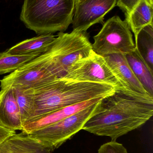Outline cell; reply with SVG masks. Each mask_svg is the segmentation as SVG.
Listing matches in <instances>:
<instances>
[{"mask_svg": "<svg viewBox=\"0 0 153 153\" xmlns=\"http://www.w3.org/2000/svg\"><path fill=\"white\" fill-rule=\"evenodd\" d=\"M153 114V104L116 92L102 100L99 110L86 122L82 130L116 141L144 125Z\"/></svg>", "mask_w": 153, "mask_h": 153, "instance_id": "1", "label": "cell"}, {"mask_svg": "<svg viewBox=\"0 0 153 153\" xmlns=\"http://www.w3.org/2000/svg\"><path fill=\"white\" fill-rule=\"evenodd\" d=\"M29 90L32 95V105L26 123L65 107L96 98H105L116 92L109 85L63 78Z\"/></svg>", "mask_w": 153, "mask_h": 153, "instance_id": "2", "label": "cell"}, {"mask_svg": "<svg viewBox=\"0 0 153 153\" xmlns=\"http://www.w3.org/2000/svg\"><path fill=\"white\" fill-rule=\"evenodd\" d=\"M75 0H24L20 19L38 35L64 32L72 22Z\"/></svg>", "mask_w": 153, "mask_h": 153, "instance_id": "3", "label": "cell"}, {"mask_svg": "<svg viewBox=\"0 0 153 153\" xmlns=\"http://www.w3.org/2000/svg\"><path fill=\"white\" fill-rule=\"evenodd\" d=\"M92 50L87 31L72 30L70 33L58 32L45 53L54 74L59 78L65 75L72 65L87 56Z\"/></svg>", "mask_w": 153, "mask_h": 153, "instance_id": "4", "label": "cell"}, {"mask_svg": "<svg viewBox=\"0 0 153 153\" xmlns=\"http://www.w3.org/2000/svg\"><path fill=\"white\" fill-rule=\"evenodd\" d=\"M102 100L56 123L27 134L53 152L82 130L86 122L99 110Z\"/></svg>", "mask_w": 153, "mask_h": 153, "instance_id": "5", "label": "cell"}, {"mask_svg": "<svg viewBox=\"0 0 153 153\" xmlns=\"http://www.w3.org/2000/svg\"><path fill=\"white\" fill-rule=\"evenodd\" d=\"M92 50L102 56L114 54L126 55L135 49L133 34L126 21L114 16L104 22L93 37Z\"/></svg>", "mask_w": 153, "mask_h": 153, "instance_id": "6", "label": "cell"}, {"mask_svg": "<svg viewBox=\"0 0 153 153\" xmlns=\"http://www.w3.org/2000/svg\"><path fill=\"white\" fill-rule=\"evenodd\" d=\"M62 78L70 81L109 85L122 93V86L104 56L92 50L87 56L72 65Z\"/></svg>", "mask_w": 153, "mask_h": 153, "instance_id": "7", "label": "cell"}, {"mask_svg": "<svg viewBox=\"0 0 153 153\" xmlns=\"http://www.w3.org/2000/svg\"><path fill=\"white\" fill-rule=\"evenodd\" d=\"M50 65L44 53L0 81L1 88L11 86L33 89L55 79Z\"/></svg>", "mask_w": 153, "mask_h": 153, "instance_id": "8", "label": "cell"}, {"mask_svg": "<svg viewBox=\"0 0 153 153\" xmlns=\"http://www.w3.org/2000/svg\"><path fill=\"white\" fill-rule=\"evenodd\" d=\"M122 86V93L143 102L153 104V96L144 88L131 70L125 55L114 54L104 56Z\"/></svg>", "mask_w": 153, "mask_h": 153, "instance_id": "9", "label": "cell"}, {"mask_svg": "<svg viewBox=\"0 0 153 153\" xmlns=\"http://www.w3.org/2000/svg\"><path fill=\"white\" fill-rule=\"evenodd\" d=\"M116 2L117 0H75L73 30L85 32L95 24H103L105 15Z\"/></svg>", "mask_w": 153, "mask_h": 153, "instance_id": "10", "label": "cell"}, {"mask_svg": "<svg viewBox=\"0 0 153 153\" xmlns=\"http://www.w3.org/2000/svg\"><path fill=\"white\" fill-rule=\"evenodd\" d=\"M0 126L14 132L22 129L21 115L11 86L1 88L0 91Z\"/></svg>", "mask_w": 153, "mask_h": 153, "instance_id": "11", "label": "cell"}, {"mask_svg": "<svg viewBox=\"0 0 153 153\" xmlns=\"http://www.w3.org/2000/svg\"><path fill=\"white\" fill-rule=\"evenodd\" d=\"M104 98H96L74 105L67 106L51 113H48L23 125L21 132L28 134L32 131L56 123L76 112H79Z\"/></svg>", "mask_w": 153, "mask_h": 153, "instance_id": "12", "label": "cell"}, {"mask_svg": "<svg viewBox=\"0 0 153 153\" xmlns=\"http://www.w3.org/2000/svg\"><path fill=\"white\" fill-rule=\"evenodd\" d=\"M55 37L53 34L40 35L21 41L7 51L14 55L42 54L48 49Z\"/></svg>", "mask_w": 153, "mask_h": 153, "instance_id": "13", "label": "cell"}, {"mask_svg": "<svg viewBox=\"0 0 153 153\" xmlns=\"http://www.w3.org/2000/svg\"><path fill=\"white\" fill-rule=\"evenodd\" d=\"M153 6L146 0H141L132 11L125 15V20L136 38L139 31L153 23Z\"/></svg>", "mask_w": 153, "mask_h": 153, "instance_id": "14", "label": "cell"}, {"mask_svg": "<svg viewBox=\"0 0 153 153\" xmlns=\"http://www.w3.org/2000/svg\"><path fill=\"white\" fill-rule=\"evenodd\" d=\"M6 142L11 153H52L37 140L22 132L13 134Z\"/></svg>", "mask_w": 153, "mask_h": 153, "instance_id": "15", "label": "cell"}, {"mask_svg": "<svg viewBox=\"0 0 153 153\" xmlns=\"http://www.w3.org/2000/svg\"><path fill=\"white\" fill-rule=\"evenodd\" d=\"M135 49L153 73V24L142 29L135 38Z\"/></svg>", "mask_w": 153, "mask_h": 153, "instance_id": "16", "label": "cell"}, {"mask_svg": "<svg viewBox=\"0 0 153 153\" xmlns=\"http://www.w3.org/2000/svg\"><path fill=\"white\" fill-rule=\"evenodd\" d=\"M126 59L133 73L144 88L153 96V73L150 71L136 49L125 55Z\"/></svg>", "mask_w": 153, "mask_h": 153, "instance_id": "17", "label": "cell"}, {"mask_svg": "<svg viewBox=\"0 0 153 153\" xmlns=\"http://www.w3.org/2000/svg\"><path fill=\"white\" fill-rule=\"evenodd\" d=\"M40 54L14 55L7 51L0 53V74L11 73Z\"/></svg>", "mask_w": 153, "mask_h": 153, "instance_id": "18", "label": "cell"}, {"mask_svg": "<svg viewBox=\"0 0 153 153\" xmlns=\"http://www.w3.org/2000/svg\"><path fill=\"white\" fill-rule=\"evenodd\" d=\"M13 88L23 125L28 120L32 108V95L29 89L18 87Z\"/></svg>", "mask_w": 153, "mask_h": 153, "instance_id": "19", "label": "cell"}, {"mask_svg": "<svg viewBox=\"0 0 153 153\" xmlns=\"http://www.w3.org/2000/svg\"><path fill=\"white\" fill-rule=\"evenodd\" d=\"M98 153H128L125 147L116 141H111L102 145Z\"/></svg>", "mask_w": 153, "mask_h": 153, "instance_id": "20", "label": "cell"}, {"mask_svg": "<svg viewBox=\"0 0 153 153\" xmlns=\"http://www.w3.org/2000/svg\"><path fill=\"white\" fill-rule=\"evenodd\" d=\"M141 0H117L116 5L125 13V15L129 14L138 4Z\"/></svg>", "mask_w": 153, "mask_h": 153, "instance_id": "21", "label": "cell"}, {"mask_svg": "<svg viewBox=\"0 0 153 153\" xmlns=\"http://www.w3.org/2000/svg\"><path fill=\"white\" fill-rule=\"evenodd\" d=\"M15 133L16 132L11 131L0 126V142L4 141Z\"/></svg>", "mask_w": 153, "mask_h": 153, "instance_id": "22", "label": "cell"}, {"mask_svg": "<svg viewBox=\"0 0 153 153\" xmlns=\"http://www.w3.org/2000/svg\"><path fill=\"white\" fill-rule=\"evenodd\" d=\"M6 140L0 143V153H11Z\"/></svg>", "mask_w": 153, "mask_h": 153, "instance_id": "23", "label": "cell"}, {"mask_svg": "<svg viewBox=\"0 0 153 153\" xmlns=\"http://www.w3.org/2000/svg\"><path fill=\"white\" fill-rule=\"evenodd\" d=\"M146 1L148 2V3L153 6V0H146Z\"/></svg>", "mask_w": 153, "mask_h": 153, "instance_id": "24", "label": "cell"}, {"mask_svg": "<svg viewBox=\"0 0 153 153\" xmlns=\"http://www.w3.org/2000/svg\"><path fill=\"white\" fill-rule=\"evenodd\" d=\"M4 141H5V140H4ZM4 141H2V142H0V143H2V142H4Z\"/></svg>", "mask_w": 153, "mask_h": 153, "instance_id": "25", "label": "cell"}]
</instances>
